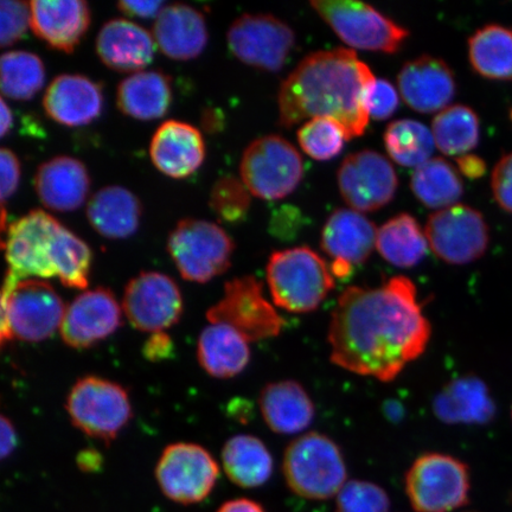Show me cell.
Listing matches in <instances>:
<instances>
[{"label":"cell","mask_w":512,"mask_h":512,"mask_svg":"<svg viewBox=\"0 0 512 512\" xmlns=\"http://www.w3.org/2000/svg\"><path fill=\"white\" fill-rule=\"evenodd\" d=\"M376 248L390 265L412 268L425 259L428 241L415 217L403 213L377 230Z\"/></svg>","instance_id":"obj_33"},{"label":"cell","mask_w":512,"mask_h":512,"mask_svg":"<svg viewBox=\"0 0 512 512\" xmlns=\"http://www.w3.org/2000/svg\"><path fill=\"white\" fill-rule=\"evenodd\" d=\"M153 165L162 174L184 179L195 174L206 159V143L198 128L169 120L158 127L150 145Z\"/></svg>","instance_id":"obj_23"},{"label":"cell","mask_w":512,"mask_h":512,"mask_svg":"<svg viewBox=\"0 0 512 512\" xmlns=\"http://www.w3.org/2000/svg\"><path fill=\"white\" fill-rule=\"evenodd\" d=\"M510 118H511V120H512V110H511V112H510Z\"/></svg>","instance_id":"obj_56"},{"label":"cell","mask_w":512,"mask_h":512,"mask_svg":"<svg viewBox=\"0 0 512 512\" xmlns=\"http://www.w3.org/2000/svg\"><path fill=\"white\" fill-rule=\"evenodd\" d=\"M12 126H14V114L0 96V139H3L11 131Z\"/></svg>","instance_id":"obj_52"},{"label":"cell","mask_w":512,"mask_h":512,"mask_svg":"<svg viewBox=\"0 0 512 512\" xmlns=\"http://www.w3.org/2000/svg\"><path fill=\"white\" fill-rule=\"evenodd\" d=\"M469 61L484 79L512 80V29L499 24L480 28L469 40Z\"/></svg>","instance_id":"obj_34"},{"label":"cell","mask_w":512,"mask_h":512,"mask_svg":"<svg viewBox=\"0 0 512 512\" xmlns=\"http://www.w3.org/2000/svg\"><path fill=\"white\" fill-rule=\"evenodd\" d=\"M383 409L389 420L399 421L402 418L403 408L399 405V402L388 401Z\"/></svg>","instance_id":"obj_54"},{"label":"cell","mask_w":512,"mask_h":512,"mask_svg":"<svg viewBox=\"0 0 512 512\" xmlns=\"http://www.w3.org/2000/svg\"><path fill=\"white\" fill-rule=\"evenodd\" d=\"M17 446V433L12 422L0 415V462L8 458Z\"/></svg>","instance_id":"obj_49"},{"label":"cell","mask_w":512,"mask_h":512,"mask_svg":"<svg viewBox=\"0 0 512 512\" xmlns=\"http://www.w3.org/2000/svg\"><path fill=\"white\" fill-rule=\"evenodd\" d=\"M142 215L139 198L118 185L95 192L87 206L88 221L95 232L110 240L131 238L139 229Z\"/></svg>","instance_id":"obj_29"},{"label":"cell","mask_w":512,"mask_h":512,"mask_svg":"<svg viewBox=\"0 0 512 512\" xmlns=\"http://www.w3.org/2000/svg\"><path fill=\"white\" fill-rule=\"evenodd\" d=\"M228 46L236 59L266 72H279L296 44L290 25L272 15H242L230 25Z\"/></svg>","instance_id":"obj_15"},{"label":"cell","mask_w":512,"mask_h":512,"mask_svg":"<svg viewBox=\"0 0 512 512\" xmlns=\"http://www.w3.org/2000/svg\"><path fill=\"white\" fill-rule=\"evenodd\" d=\"M217 512H266L262 505L249 498H236L221 505Z\"/></svg>","instance_id":"obj_51"},{"label":"cell","mask_w":512,"mask_h":512,"mask_svg":"<svg viewBox=\"0 0 512 512\" xmlns=\"http://www.w3.org/2000/svg\"><path fill=\"white\" fill-rule=\"evenodd\" d=\"M172 352H174V343L165 332L151 335L143 348L144 356L150 361L168 360Z\"/></svg>","instance_id":"obj_48"},{"label":"cell","mask_w":512,"mask_h":512,"mask_svg":"<svg viewBox=\"0 0 512 512\" xmlns=\"http://www.w3.org/2000/svg\"><path fill=\"white\" fill-rule=\"evenodd\" d=\"M21 162L14 152L0 147V206L14 196L21 183Z\"/></svg>","instance_id":"obj_46"},{"label":"cell","mask_w":512,"mask_h":512,"mask_svg":"<svg viewBox=\"0 0 512 512\" xmlns=\"http://www.w3.org/2000/svg\"><path fill=\"white\" fill-rule=\"evenodd\" d=\"M2 294L12 338L28 343L43 342L61 328L66 306L46 281H19Z\"/></svg>","instance_id":"obj_14"},{"label":"cell","mask_w":512,"mask_h":512,"mask_svg":"<svg viewBox=\"0 0 512 512\" xmlns=\"http://www.w3.org/2000/svg\"><path fill=\"white\" fill-rule=\"evenodd\" d=\"M431 335L413 281L399 275L339 296L328 332L330 358L352 374L392 382L424 354Z\"/></svg>","instance_id":"obj_1"},{"label":"cell","mask_w":512,"mask_h":512,"mask_svg":"<svg viewBox=\"0 0 512 512\" xmlns=\"http://www.w3.org/2000/svg\"><path fill=\"white\" fill-rule=\"evenodd\" d=\"M92 262L91 247L72 230L61 224L54 240L56 278H59L64 286L76 288V290H86Z\"/></svg>","instance_id":"obj_39"},{"label":"cell","mask_w":512,"mask_h":512,"mask_svg":"<svg viewBox=\"0 0 512 512\" xmlns=\"http://www.w3.org/2000/svg\"><path fill=\"white\" fill-rule=\"evenodd\" d=\"M383 140L390 158L407 168H418L426 163L434 150L430 128L413 119L393 121L386 128Z\"/></svg>","instance_id":"obj_38"},{"label":"cell","mask_w":512,"mask_h":512,"mask_svg":"<svg viewBox=\"0 0 512 512\" xmlns=\"http://www.w3.org/2000/svg\"><path fill=\"white\" fill-rule=\"evenodd\" d=\"M311 6L352 48L395 54L409 31L373 6L355 0H315Z\"/></svg>","instance_id":"obj_8"},{"label":"cell","mask_w":512,"mask_h":512,"mask_svg":"<svg viewBox=\"0 0 512 512\" xmlns=\"http://www.w3.org/2000/svg\"><path fill=\"white\" fill-rule=\"evenodd\" d=\"M259 406L262 418L274 433L297 434L315 420L311 396L297 381L268 383L260 394Z\"/></svg>","instance_id":"obj_28"},{"label":"cell","mask_w":512,"mask_h":512,"mask_svg":"<svg viewBox=\"0 0 512 512\" xmlns=\"http://www.w3.org/2000/svg\"><path fill=\"white\" fill-rule=\"evenodd\" d=\"M46 67L41 57L24 50L0 56V93L16 101H29L42 91Z\"/></svg>","instance_id":"obj_37"},{"label":"cell","mask_w":512,"mask_h":512,"mask_svg":"<svg viewBox=\"0 0 512 512\" xmlns=\"http://www.w3.org/2000/svg\"><path fill=\"white\" fill-rule=\"evenodd\" d=\"M73 425L88 437L111 441L132 419L130 396L120 384L86 376L74 384L67 399Z\"/></svg>","instance_id":"obj_10"},{"label":"cell","mask_w":512,"mask_h":512,"mask_svg":"<svg viewBox=\"0 0 512 512\" xmlns=\"http://www.w3.org/2000/svg\"><path fill=\"white\" fill-rule=\"evenodd\" d=\"M222 464L230 482L242 489L265 485L273 475V458L264 441L251 434H239L223 446Z\"/></svg>","instance_id":"obj_32"},{"label":"cell","mask_w":512,"mask_h":512,"mask_svg":"<svg viewBox=\"0 0 512 512\" xmlns=\"http://www.w3.org/2000/svg\"><path fill=\"white\" fill-rule=\"evenodd\" d=\"M406 494L415 512H453L470 501L469 466L450 454H422L409 467Z\"/></svg>","instance_id":"obj_5"},{"label":"cell","mask_w":512,"mask_h":512,"mask_svg":"<svg viewBox=\"0 0 512 512\" xmlns=\"http://www.w3.org/2000/svg\"><path fill=\"white\" fill-rule=\"evenodd\" d=\"M389 509L386 490L366 480H350L337 495L336 512H388Z\"/></svg>","instance_id":"obj_42"},{"label":"cell","mask_w":512,"mask_h":512,"mask_svg":"<svg viewBox=\"0 0 512 512\" xmlns=\"http://www.w3.org/2000/svg\"><path fill=\"white\" fill-rule=\"evenodd\" d=\"M166 3L163 0H150V2H133V0H125L118 3V9L123 14L134 17L151 19L156 18L165 9Z\"/></svg>","instance_id":"obj_47"},{"label":"cell","mask_w":512,"mask_h":512,"mask_svg":"<svg viewBox=\"0 0 512 512\" xmlns=\"http://www.w3.org/2000/svg\"><path fill=\"white\" fill-rule=\"evenodd\" d=\"M104 105L101 85L78 74L57 76L43 98V108L48 117L67 127L92 124L100 118Z\"/></svg>","instance_id":"obj_21"},{"label":"cell","mask_w":512,"mask_h":512,"mask_svg":"<svg viewBox=\"0 0 512 512\" xmlns=\"http://www.w3.org/2000/svg\"><path fill=\"white\" fill-rule=\"evenodd\" d=\"M411 188L424 206L438 210L456 206L464 194L462 177L444 158H431L418 166L412 176Z\"/></svg>","instance_id":"obj_35"},{"label":"cell","mask_w":512,"mask_h":512,"mask_svg":"<svg viewBox=\"0 0 512 512\" xmlns=\"http://www.w3.org/2000/svg\"><path fill=\"white\" fill-rule=\"evenodd\" d=\"M6 228V213L3 206H0V248L5 246V241L3 240V234Z\"/></svg>","instance_id":"obj_55"},{"label":"cell","mask_w":512,"mask_h":512,"mask_svg":"<svg viewBox=\"0 0 512 512\" xmlns=\"http://www.w3.org/2000/svg\"><path fill=\"white\" fill-rule=\"evenodd\" d=\"M398 83L406 104L424 114L444 111L457 93L451 67L431 55H422L403 64Z\"/></svg>","instance_id":"obj_20"},{"label":"cell","mask_w":512,"mask_h":512,"mask_svg":"<svg viewBox=\"0 0 512 512\" xmlns=\"http://www.w3.org/2000/svg\"><path fill=\"white\" fill-rule=\"evenodd\" d=\"M123 309L134 329L153 335L179 322L184 302L174 279L159 272H143L127 284Z\"/></svg>","instance_id":"obj_16"},{"label":"cell","mask_w":512,"mask_h":512,"mask_svg":"<svg viewBox=\"0 0 512 512\" xmlns=\"http://www.w3.org/2000/svg\"><path fill=\"white\" fill-rule=\"evenodd\" d=\"M298 142L307 156L318 162H326L342 152L349 138L336 120L315 118L299 128Z\"/></svg>","instance_id":"obj_40"},{"label":"cell","mask_w":512,"mask_h":512,"mask_svg":"<svg viewBox=\"0 0 512 512\" xmlns=\"http://www.w3.org/2000/svg\"><path fill=\"white\" fill-rule=\"evenodd\" d=\"M251 192L240 179L222 177L210 192V208L223 222L239 223L247 219L252 206Z\"/></svg>","instance_id":"obj_41"},{"label":"cell","mask_w":512,"mask_h":512,"mask_svg":"<svg viewBox=\"0 0 512 512\" xmlns=\"http://www.w3.org/2000/svg\"><path fill=\"white\" fill-rule=\"evenodd\" d=\"M283 472L293 494L313 501L338 495L348 476L341 448L318 432L306 433L287 446Z\"/></svg>","instance_id":"obj_4"},{"label":"cell","mask_w":512,"mask_h":512,"mask_svg":"<svg viewBox=\"0 0 512 512\" xmlns=\"http://www.w3.org/2000/svg\"><path fill=\"white\" fill-rule=\"evenodd\" d=\"M491 189L498 206L512 214V152L499 159L492 171Z\"/></svg>","instance_id":"obj_45"},{"label":"cell","mask_w":512,"mask_h":512,"mask_svg":"<svg viewBox=\"0 0 512 512\" xmlns=\"http://www.w3.org/2000/svg\"><path fill=\"white\" fill-rule=\"evenodd\" d=\"M30 10L31 30L62 53H73L91 27V8L82 0H34Z\"/></svg>","instance_id":"obj_22"},{"label":"cell","mask_w":512,"mask_h":512,"mask_svg":"<svg viewBox=\"0 0 512 512\" xmlns=\"http://www.w3.org/2000/svg\"><path fill=\"white\" fill-rule=\"evenodd\" d=\"M428 246L448 265L464 266L488 251L490 229L480 211L466 204L435 211L428 219Z\"/></svg>","instance_id":"obj_12"},{"label":"cell","mask_w":512,"mask_h":512,"mask_svg":"<svg viewBox=\"0 0 512 512\" xmlns=\"http://www.w3.org/2000/svg\"><path fill=\"white\" fill-rule=\"evenodd\" d=\"M433 412L447 425H488L496 416L490 390L479 377H458L440 390L433 400Z\"/></svg>","instance_id":"obj_27"},{"label":"cell","mask_w":512,"mask_h":512,"mask_svg":"<svg viewBox=\"0 0 512 512\" xmlns=\"http://www.w3.org/2000/svg\"><path fill=\"white\" fill-rule=\"evenodd\" d=\"M304 160L288 140L266 136L254 140L243 153V184L261 200H281L298 188L304 177Z\"/></svg>","instance_id":"obj_9"},{"label":"cell","mask_w":512,"mask_h":512,"mask_svg":"<svg viewBox=\"0 0 512 512\" xmlns=\"http://www.w3.org/2000/svg\"><path fill=\"white\" fill-rule=\"evenodd\" d=\"M121 315L117 298L107 288L83 292L66 307L60 328L63 342L74 349L94 347L119 329Z\"/></svg>","instance_id":"obj_18"},{"label":"cell","mask_w":512,"mask_h":512,"mask_svg":"<svg viewBox=\"0 0 512 512\" xmlns=\"http://www.w3.org/2000/svg\"><path fill=\"white\" fill-rule=\"evenodd\" d=\"M456 163L458 166V170L462 172V174L466 178L479 179L485 175V160L476 155H471V153H467V155L457 157Z\"/></svg>","instance_id":"obj_50"},{"label":"cell","mask_w":512,"mask_h":512,"mask_svg":"<svg viewBox=\"0 0 512 512\" xmlns=\"http://www.w3.org/2000/svg\"><path fill=\"white\" fill-rule=\"evenodd\" d=\"M153 38L169 59L194 60L207 48L206 18L201 11L187 4L166 5L153 25Z\"/></svg>","instance_id":"obj_25"},{"label":"cell","mask_w":512,"mask_h":512,"mask_svg":"<svg viewBox=\"0 0 512 512\" xmlns=\"http://www.w3.org/2000/svg\"><path fill=\"white\" fill-rule=\"evenodd\" d=\"M96 54L106 67L119 73H139L150 66L156 54L151 32L128 19L105 23L96 38Z\"/></svg>","instance_id":"obj_24"},{"label":"cell","mask_w":512,"mask_h":512,"mask_svg":"<svg viewBox=\"0 0 512 512\" xmlns=\"http://www.w3.org/2000/svg\"><path fill=\"white\" fill-rule=\"evenodd\" d=\"M375 81L355 51L312 53L281 83L279 123L291 128L306 119L331 118L343 126L349 140L361 137L368 127V96Z\"/></svg>","instance_id":"obj_2"},{"label":"cell","mask_w":512,"mask_h":512,"mask_svg":"<svg viewBox=\"0 0 512 512\" xmlns=\"http://www.w3.org/2000/svg\"><path fill=\"white\" fill-rule=\"evenodd\" d=\"M434 144L446 156H464L475 150L480 138V121L471 107L453 105L432 121Z\"/></svg>","instance_id":"obj_36"},{"label":"cell","mask_w":512,"mask_h":512,"mask_svg":"<svg viewBox=\"0 0 512 512\" xmlns=\"http://www.w3.org/2000/svg\"><path fill=\"white\" fill-rule=\"evenodd\" d=\"M61 223L43 210L31 213L12 223L5 240L8 261L2 292H8L19 281L56 278L54 240Z\"/></svg>","instance_id":"obj_7"},{"label":"cell","mask_w":512,"mask_h":512,"mask_svg":"<svg viewBox=\"0 0 512 512\" xmlns=\"http://www.w3.org/2000/svg\"><path fill=\"white\" fill-rule=\"evenodd\" d=\"M31 28L30 3L0 0V48L14 46Z\"/></svg>","instance_id":"obj_43"},{"label":"cell","mask_w":512,"mask_h":512,"mask_svg":"<svg viewBox=\"0 0 512 512\" xmlns=\"http://www.w3.org/2000/svg\"><path fill=\"white\" fill-rule=\"evenodd\" d=\"M377 229L366 216L352 209H337L325 222L320 246L330 256L335 278L350 277L376 248Z\"/></svg>","instance_id":"obj_19"},{"label":"cell","mask_w":512,"mask_h":512,"mask_svg":"<svg viewBox=\"0 0 512 512\" xmlns=\"http://www.w3.org/2000/svg\"><path fill=\"white\" fill-rule=\"evenodd\" d=\"M168 251L183 279L206 284L232 266L235 243L213 222L185 219L170 233Z\"/></svg>","instance_id":"obj_6"},{"label":"cell","mask_w":512,"mask_h":512,"mask_svg":"<svg viewBox=\"0 0 512 512\" xmlns=\"http://www.w3.org/2000/svg\"><path fill=\"white\" fill-rule=\"evenodd\" d=\"M207 318L210 323L232 326L249 343L277 337L284 326V319L266 299L261 281L253 275L228 281Z\"/></svg>","instance_id":"obj_11"},{"label":"cell","mask_w":512,"mask_h":512,"mask_svg":"<svg viewBox=\"0 0 512 512\" xmlns=\"http://www.w3.org/2000/svg\"><path fill=\"white\" fill-rule=\"evenodd\" d=\"M266 277L275 306L291 313L316 311L335 288L331 267L307 246L273 252Z\"/></svg>","instance_id":"obj_3"},{"label":"cell","mask_w":512,"mask_h":512,"mask_svg":"<svg viewBox=\"0 0 512 512\" xmlns=\"http://www.w3.org/2000/svg\"><path fill=\"white\" fill-rule=\"evenodd\" d=\"M198 363L215 379L238 376L251 362V348L245 337L227 324L210 323L197 343Z\"/></svg>","instance_id":"obj_30"},{"label":"cell","mask_w":512,"mask_h":512,"mask_svg":"<svg viewBox=\"0 0 512 512\" xmlns=\"http://www.w3.org/2000/svg\"><path fill=\"white\" fill-rule=\"evenodd\" d=\"M220 467L206 448L177 443L165 448L156 466L160 490L170 501L191 505L201 503L213 492Z\"/></svg>","instance_id":"obj_13"},{"label":"cell","mask_w":512,"mask_h":512,"mask_svg":"<svg viewBox=\"0 0 512 512\" xmlns=\"http://www.w3.org/2000/svg\"><path fill=\"white\" fill-rule=\"evenodd\" d=\"M339 191L352 210L374 213L393 201L399 178L381 153L363 150L343 160L337 175Z\"/></svg>","instance_id":"obj_17"},{"label":"cell","mask_w":512,"mask_h":512,"mask_svg":"<svg viewBox=\"0 0 512 512\" xmlns=\"http://www.w3.org/2000/svg\"><path fill=\"white\" fill-rule=\"evenodd\" d=\"M117 104L121 113L136 120L163 118L172 104L171 80L157 70L134 73L119 83Z\"/></svg>","instance_id":"obj_31"},{"label":"cell","mask_w":512,"mask_h":512,"mask_svg":"<svg viewBox=\"0 0 512 512\" xmlns=\"http://www.w3.org/2000/svg\"><path fill=\"white\" fill-rule=\"evenodd\" d=\"M399 93L387 80H376L368 96V114L375 120H386L398 111Z\"/></svg>","instance_id":"obj_44"},{"label":"cell","mask_w":512,"mask_h":512,"mask_svg":"<svg viewBox=\"0 0 512 512\" xmlns=\"http://www.w3.org/2000/svg\"><path fill=\"white\" fill-rule=\"evenodd\" d=\"M12 339L11 331L9 328L8 318H6V311L2 291H0V349L10 342Z\"/></svg>","instance_id":"obj_53"},{"label":"cell","mask_w":512,"mask_h":512,"mask_svg":"<svg viewBox=\"0 0 512 512\" xmlns=\"http://www.w3.org/2000/svg\"><path fill=\"white\" fill-rule=\"evenodd\" d=\"M35 189L44 207L69 213L86 202L91 190V177L79 159L55 157L38 168Z\"/></svg>","instance_id":"obj_26"}]
</instances>
